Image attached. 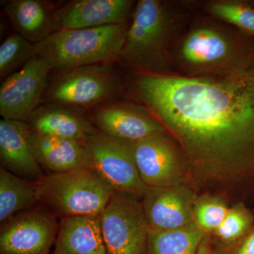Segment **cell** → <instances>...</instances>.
<instances>
[{
    "instance_id": "obj_1",
    "label": "cell",
    "mask_w": 254,
    "mask_h": 254,
    "mask_svg": "<svg viewBox=\"0 0 254 254\" xmlns=\"http://www.w3.org/2000/svg\"><path fill=\"white\" fill-rule=\"evenodd\" d=\"M137 92L195 170L225 177L254 173V43L196 76L138 74Z\"/></svg>"
},
{
    "instance_id": "obj_2",
    "label": "cell",
    "mask_w": 254,
    "mask_h": 254,
    "mask_svg": "<svg viewBox=\"0 0 254 254\" xmlns=\"http://www.w3.org/2000/svg\"><path fill=\"white\" fill-rule=\"evenodd\" d=\"M128 25L58 30L34 45V57L55 71L118 62Z\"/></svg>"
},
{
    "instance_id": "obj_3",
    "label": "cell",
    "mask_w": 254,
    "mask_h": 254,
    "mask_svg": "<svg viewBox=\"0 0 254 254\" xmlns=\"http://www.w3.org/2000/svg\"><path fill=\"white\" fill-rule=\"evenodd\" d=\"M39 204L56 218L100 216L113 195V187L95 168L46 174L36 183Z\"/></svg>"
},
{
    "instance_id": "obj_4",
    "label": "cell",
    "mask_w": 254,
    "mask_h": 254,
    "mask_svg": "<svg viewBox=\"0 0 254 254\" xmlns=\"http://www.w3.org/2000/svg\"><path fill=\"white\" fill-rule=\"evenodd\" d=\"M168 9L158 0L138 1L118 62L138 74H162L170 28Z\"/></svg>"
},
{
    "instance_id": "obj_5",
    "label": "cell",
    "mask_w": 254,
    "mask_h": 254,
    "mask_svg": "<svg viewBox=\"0 0 254 254\" xmlns=\"http://www.w3.org/2000/svg\"><path fill=\"white\" fill-rule=\"evenodd\" d=\"M114 64L60 70L48 82L43 103L93 108L115 100L120 91Z\"/></svg>"
},
{
    "instance_id": "obj_6",
    "label": "cell",
    "mask_w": 254,
    "mask_h": 254,
    "mask_svg": "<svg viewBox=\"0 0 254 254\" xmlns=\"http://www.w3.org/2000/svg\"><path fill=\"white\" fill-rule=\"evenodd\" d=\"M98 220L106 254H147L149 225L138 198L114 192Z\"/></svg>"
},
{
    "instance_id": "obj_7",
    "label": "cell",
    "mask_w": 254,
    "mask_h": 254,
    "mask_svg": "<svg viewBox=\"0 0 254 254\" xmlns=\"http://www.w3.org/2000/svg\"><path fill=\"white\" fill-rule=\"evenodd\" d=\"M95 168L115 191L143 198L148 187L142 181L135 158V142L98 131L84 141Z\"/></svg>"
},
{
    "instance_id": "obj_8",
    "label": "cell",
    "mask_w": 254,
    "mask_h": 254,
    "mask_svg": "<svg viewBox=\"0 0 254 254\" xmlns=\"http://www.w3.org/2000/svg\"><path fill=\"white\" fill-rule=\"evenodd\" d=\"M59 223L41 204L16 214L1 224L0 254H50Z\"/></svg>"
},
{
    "instance_id": "obj_9",
    "label": "cell",
    "mask_w": 254,
    "mask_h": 254,
    "mask_svg": "<svg viewBox=\"0 0 254 254\" xmlns=\"http://www.w3.org/2000/svg\"><path fill=\"white\" fill-rule=\"evenodd\" d=\"M51 69L34 57L4 80L0 88V115L6 120L27 123L43 103Z\"/></svg>"
},
{
    "instance_id": "obj_10",
    "label": "cell",
    "mask_w": 254,
    "mask_h": 254,
    "mask_svg": "<svg viewBox=\"0 0 254 254\" xmlns=\"http://www.w3.org/2000/svg\"><path fill=\"white\" fill-rule=\"evenodd\" d=\"M87 117L99 131L127 141L136 142L155 133L166 132L150 112L116 100L95 107Z\"/></svg>"
},
{
    "instance_id": "obj_11",
    "label": "cell",
    "mask_w": 254,
    "mask_h": 254,
    "mask_svg": "<svg viewBox=\"0 0 254 254\" xmlns=\"http://www.w3.org/2000/svg\"><path fill=\"white\" fill-rule=\"evenodd\" d=\"M135 158L142 181L148 187L181 185L179 157L165 133L135 142Z\"/></svg>"
},
{
    "instance_id": "obj_12",
    "label": "cell",
    "mask_w": 254,
    "mask_h": 254,
    "mask_svg": "<svg viewBox=\"0 0 254 254\" xmlns=\"http://www.w3.org/2000/svg\"><path fill=\"white\" fill-rule=\"evenodd\" d=\"M194 195L182 185L148 187L142 204L150 228L170 230L193 221Z\"/></svg>"
},
{
    "instance_id": "obj_13",
    "label": "cell",
    "mask_w": 254,
    "mask_h": 254,
    "mask_svg": "<svg viewBox=\"0 0 254 254\" xmlns=\"http://www.w3.org/2000/svg\"><path fill=\"white\" fill-rule=\"evenodd\" d=\"M131 0H73L56 8L57 29H81L127 23Z\"/></svg>"
},
{
    "instance_id": "obj_14",
    "label": "cell",
    "mask_w": 254,
    "mask_h": 254,
    "mask_svg": "<svg viewBox=\"0 0 254 254\" xmlns=\"http://www.w3.org/2000/svg\"><path fill=\"white\" fill-rule=\"evenodd\" d=\"M30 128L24 122L2 119L0 121V163L16 176L33 182L46 176L31 149Z\"/></svg>"
},
{
    "instance_id": "obj_15",
    "label": "cell",
    "mask_w": 254,
    "mask_h": 254,
    "mask_svg": "<svg viewBox=\"0 0 254 254\" xmlns=\"http://www.w3.org/2000/svg\"><path fill=\"white\" fill-rule=\"evenodd\" d=\"M29 143L38 163L48 174L95 168L84 141L43 136L30 130Z\"/></svg>"
},
{
    "instance_id": "obj_16",
    "label": "cell",
    "mask_w": 254,
    "mask_h": 254,
    "mask_svg": "<svg viewBox=\"0 0 254 254\" xmlns=\"http://www.w3.org/2000/svg\"><path fill=\"white\" fill-rule=\"evenodd\" d=\"M236 46L225 35L214 28H195L187 35L181 47L182 60L200 73L225 64L237 55Z\"/></svg>"
},
{
    "instance_id": "obj_17",
    "label": "cell",
    "mask_w": 254,
    "mask_h": 254,
    "mask_svg": "<svg viewBox=\"0 0 254 254\" xmlns=\"http://www.w3.org/2000/svg\"><path fill=\"white\" fill-rule=\"evenodd\" d=\"M27 124L30 130L38 134L76 141H84L99 131L76 108L60 105H41Z\"/></svg>"
},
{
    "instance_id": "obj_18",
    "label": "cell",
    "mask_w": 254,
    "mask_h": 254,
    "mask_svg": "<svg viewBox=\"0 0 254 254\" xmlns=\"http://www.w3.org/2000/svg\"><path fill=\"white\" fill-rule=\"evenodd\" d=\"M4 11L18 34L33 44L41 43L54 32L56 8L50 1L42 0H11Z\"/></svg>"
},
{
    "instance_id": "obj_19",
    "label": "cell",
    "mask_w": 254,
    "mask_h": 254,
    "mask_svg": "<svg viewBox=\"0 0 254 254\" xmlns=\"http://www.w3.org/2000/svg\"><path fill=\"white\" fill-rule=\"evenodd\" d=\"M53 254H106L97 217L60 220Z\"/></svg>"
},
{
    "instance_id": "obj_20",
    "label": "cell",
    "mask_w": 254,
    "mask_h": 254,
    "mask_svg": "<svg viewBox=\"0 0 254 254\" xmlns=\"http://www.w3.org/2000/svg\"><path fill=\"white\" fill-rule=\"evenodd\" d=\"M38 205L36 182L0 168V223Z\"/></svg>"
},
{
    "instance_id": "obj_21",
    "label": "cell",
    "mask_w": 254,
    "mask_h": 254,
    "mask_svg": "<svg viewBox=\"0 0 254 254\" xmlns=\"http://www.w3.org/2000/svg\"><path fill=\"white\" fill-rule=\"evenodd\" d=\"M205 237V232L195 221L175 230L149 227L147 254H196Z\"/></svg>"
},
{
    "instance_id": "obj_22",
    "label": "cell",
    "mask_w": 254,
    "mask_h": 254,
    "mask_svg": "<svg viewBox=\"0 0 254 254\" xmlns=\"http://www.w3.org/2000/svg\"><path fill=\"white\" fill-rule=\"evenodd\" d=\"M34 58V44L19 34L9 36L0 46V78L6 79Z\"/></svg>"
},
{
    "instance_id": "obj_23",
    "label": "cell",
    "mask_w": 254,
    "mask_h": 254,
    "mask_svg": "<svg viewBox=\"0 0 254 254\" xmlns=\"http://www.w3.org/2000/svg\"><path fill=\"white\" fill-rule=\"evenodd\" d=\"M210 14L254 35V9L245 3L219 1L209 4Z\"/></svg>"
},
{
    "instance_id": "obj_24",
    "label": "cell",
    "mask_w": 254,
    "mask_h": 254,
    "mask_svg": "<svg viewBox=\"0 0 254 254\" xmlns=\"http://www.w3.org/2000/svg\"><path fill=\"white\" fill-rule=\"evenodd\" d=\"M229 209L218 198L205 197L195 202L194 221L203 230H216L228 213Z\"/></svg>"
},
{
    "instance_id": "obj_25",
    "label": "cell",
    "mask_w": 254,
    "mask_h": 254,
    "mask_svg": "<svg viewBox=\"0 0 254 254\" xmlns=\"http://www.w3.org/2000/svg\"><path fill=\"white\" fill-rule=\"evenodd\" d=\"M253 222V217L242 205L229 210L220 227L215 230L217 236L225 242H233L245 235Z\"/></svg>"
},
{
    "instance_id": "obj_26",
    "label": "cell",
    "mask_w": 254,
    "mask_h": 254,
    "mask_svg": "<svg viewBox=\"0 0 254 254\" xmlns=\"http://www.w3.org/2000/svg\"><path fill=\"white\" fill-rule=\"evenodd\" d=\"M232 254H254V230L243 239Z\"/></svg>"
},
{
    "instance_id": "obj_27",
    "label": "cell",
    "mask_w": 254,
    "mask_h": 254,
    "mask_svg": "<svg viewBox=\"0 0 254 254\" xmlns=\"http://www.w3.org/2000/svg\"><path fill=\"white\" fill-rule=\"evenodd\" d=\"M196 254H216L213 250L210 240L206 237H204L198 247Z\"/></svg>"
}]
</instances>
